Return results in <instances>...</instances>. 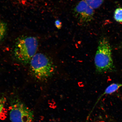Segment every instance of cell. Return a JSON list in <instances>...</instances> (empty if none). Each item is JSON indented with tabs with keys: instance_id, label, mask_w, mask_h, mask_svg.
<instances>
[{
	"instance_id": "6da1fadb",
	"label": "cell",
	"mask_w": 122,
	"mask_h": 122,
	"mask_svg": "<svg viewBox=\"0 0 122 122\" xmlns=\"http://www.w3.org/2000/svg\"><path fill=\"white\" fill-rule=\"evenodd\" d=\"M38 46V40L32 36H21L17 40L13 51L16 60L23 65L30 63L36 54Z\"/></svg>"
},
{
	"instance_id": "7a4b0ae2",
	"label": "cell",
	"mask_w": 122,
	"mask_h": 122,
	"mask_svg": "<svg viewBox=\"0 0 122 122\" xmlns=\"http://www.w3.org/2000/svg\"><path fill=\"white\" fill-rule=\"evenodd\" d=\"M30 72L39 81L47 80L54 74L55 66L52 59L42 53H36L30 62Z\"/></svg>"
},
{
	"instance_id": "3957f363",
	"label": "cell",
	"mask_w": 122,
	"mask_h": 122,
	"mask_svg": "<svg viewBox=\"0 0 122 122\" xmlns=\"http://www.w3.org/2000/svg\"><path fill=\"white\" fill-rule=\"evenodd\" d=\"M112 50L108 40L106 38L101 39L94 58L96 71L99 74L112 72L114 70Z\"/></svg>"
},
{
	"instance_id": "277c9868",
	"label": "cell",
	"mask_w": 122,
	"mask_h": 122,
	"mask_svg": "<svg viewBox=\"0 0 122 122\" xmlns=\"http://www.w3.org/2000/svg\"><path fill=\"white\" fill-rule=\"evenodd\" d=\"M10 112L11 122H32L34 115L32 111L18 99L12 103Z\"/></svg>"
},
{
	"instance_id": "5b68a950",
	"label": "cell",
	"mask_w": 122,
	"mask_h": 122,
	"mask_svg": "<svg viewBox=\"0 0 122 122\" xmlns=\"http://www.w3.org/2000/svg\"><path fill=\"white\" fill-rule=\"evenodd\" d=\"M74 13L79 22L85 24L92 20L94 15V9L82 0L76 5L74 10Z\"/></svg>"
},
{
	"instance_id": "8992f818",
	"label": "cell",
	"mask_w": 122,
	"mask_h": 122,
	"mask_svg": "<svg viewBox=\"0 0 122 122\" xmlns=\"http://www.w3.org/2000/svg\"><path fill=\"white\" fill-rule=\"evenodd\" d=\"M122 87V83H113L109 85L105 90L104 92L99 97L98 100H100L103 96L110 94L116 92L119 88Z\"/></svg>"
},
{
	"instance_id": "52a82bcc",
	"label": "cell",
	"mask_w": 122,
	"mask_h": 122,
	"mask_svg": "<svg viewBox=\"0 0 122 122\" xmlns=\"http://www.w3.org/2000/svg\"><path fill=\"white\" fill-rule=\"evenodd\" d=\"M85 0L88 5L94 10L100 7L105 0Z\"/></svg>"
},
{
	"instance_id": "ba28073f",
	"label": "cell",
	"mask_w": 122,
	"mask_h": 122,
	"mask_svg": "<svg viewBox=\"0 0 122 122\" xmlns=\"http://www.w3.org/2000/svg\"><path fill=\"white\" fill-rule=\"evenodd\" d=\"M6 24L0 19V43L5 36L7 31Z\"/></svg>"
},
{
	"instance_id": "9c48e42d",
	"label": "cell",
	"mask_w": 122,
	"mask_h": 122,
	"mask_svg": "<svg viewBox=\"0 0 122 122\" xmlns=\"http://www.w3.org/2000/svg\"><path fill=\"white\" fill-rule=\"evenodd\" d=\"M114 18L117 22L122 23V7L116 9L114 13Z\"/></svg>"
},
{
	"instance_id": "30bf717a",
	"label": "cell",
	"mask_w": 122,
	"mask_h": 122,
	"mask_svg": "<svg viewBox=\"0 0 122 122\" xmlns=\"http://www.w3.org/2000/svg\"><path fill=\"white\" fill-rule=\"evenodd\" d=\"M55 24L58 29H60L62 27V23L59 20H57L55 22Z\"/></svg>"
},
{
	"instance_id": "8fae6325",
	"label": "cell",
	"mask_w": 122,
	"mask_h": 122,
	"mask_svg": "<svg viewBox=\"0 0 122 122\" xmlns=\"http://www.w3.org/2000/svg\"><path fill=\"white\" fill-rule=\"evenodd\" d=\"M117 48L118 49H122V43L120 44V45L118 46L117 47Z\"/></svg>"
}]
</instances>
